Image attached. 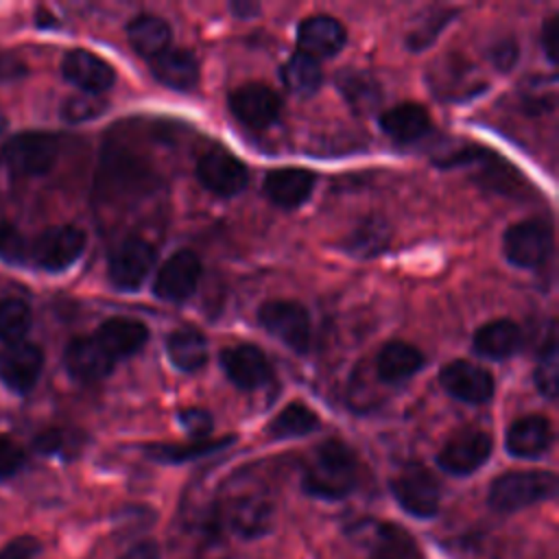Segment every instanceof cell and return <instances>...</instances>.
Returning a JSON list of instances; mask_svg holds the SVG:
<instances>
[{"mask_svg":"<svg viewBox=\"0 0 559 559\" xmlns=\"http://www.w3.org/2000/svg\"><path fill=\"white\" fill-rule=\"evenodd\" d=\"M24 465V450L7 435H0V480L17 474Z\"/></svg>","mask_w":559,"mask_h":559,"instance_id":"60d3db41","label":"cell"},{"mask_svg":"<svg viewBox=\"0 0 559 559\" xmlns=\"http://www.w3.org/2000/svg\"><path fill=\"white\" fill-rule=\"evenodd\" d=\"M59 155L57 138L41 131L17 133L0 148V162L7 170L20 177L46 175Z\"/></svg>","mask_w":559,"mask_h":559,"instance_id":"3957f363","label":"cell"},{"mask_svg":"<svg viewBox=\"0 0 559 559\" xmlns=\"http://www.w3.org/2000/svg\"><path fill=\"white\" fill-rule=\"evenodd\" d=\"M221 367L225 376L242 391H255L271 380V365L266 356L251 343L225 347L221 352Z\"/></svg>","mask_w":559,"mask_h":559,"instance_id":"9a60e30c","label":"cell"},{"mask_svg":"<svg viewBox=\"0 0 559 559\" xmlns=\"http://www.w3.org/2000/svg\"><path fill=\"white\" fill-rule=\"evenodd\" d=\"M199 181L218 197H236L249 181L247 166L221 146H212L197 162Z\"/></svg>","mask_w":559,"mask_h":559,"instance_id":"8fae6325","label":"cell"},{"mask_svg":"<svg viewBox=\"0 0 559 559\" xmlns=\"http://www.w3.org/2000/svg\"><path fill=\"white\" fill-rule=\"evenodd\" d=\"M199 277H201L199 258L188 249L177 251L159 266L153 282V293L162 301L179 304L194 293Z\"/></svg>","mask_w":559,"mask_h":559,"instance_id":"7c38bea8","label":"cell"},{"mask_svg":"<svg viewBox=\"0 0 559 559\" xmlns=\"http://www.w3.org/2000/svg\"><path fill=\"white\" fill-rule=\"evenodd\" d=\"M273 520L271 500L262 493H240L227 504V522L242 537L264 535Z\"/></svg>","mask_w":559,"mask_h":559,"instance_id":"44dd1931","label":"cell"},{"mask_svg":"<svg viewBox=\"0 0 559 559\" xmlns=\"http://www.w3.org/2000/svg\"><path fill=\"white\" fill-rule=\"evenodd\" d=\"M234 437H223V439H203V441H192L188 445H175V443H155L146 448V454L155 461L162 463H183L203 454H210L214 450H221L229 445Z\"/></svg>","mask_w":559,"mask_h":559,"instance_id":"d6a6232c","label":"cell"},{"mask_svg":"<svg viewBox=\"0 0 559 559\" xmlns=\"http://www.w3.org/2000/svg\"><path fill=\"white\" fill-rule=\"evenodd\" d=\"M153 74L170 90L188 92L199 83V61L188 48H168L151 59Z\"/></svg>","mask_w":559,"mask_h":559,"instance_id":"603a6c76","label":"cell"},{"mask_svg":"<svg viewBox=\"0 0 559 559\" xmlns=\"http://www.w3.org/2000/svg\"><path fill=\"white\" fill-rule=\"evenodd\" d=\"M552 249V231L544 221L531 218L511 225L502 238L504 258L520 269L542 266Z\"/></svg>","mask_w":559,"mask_h":559,"instance_id":"8992f818","label":"cell"},{"mask_svg":"<svg viewBox=\"0 0 559 559\" xmlns=\"http://www.w3.org/2000/svg\"><path fill=\"white\" fill-rule=\"evenodd\" d=\"M380 127L397 142H415L430 131L432 122L421 105L400 103L380 116Z\"/></svg>","mask_w":559,"mask_h":559,"instance_id":"484cf974","label":"cell"},{"mask_svg":"<svg viewBox=\"0 0 559 559\" xmlns=\"http://www.w3.org/2000/svg\"><path fill=\"white\" fill-rule=\"evenodd\" d=\"M336 85H338V92L349 103V107L358 114H369L380 105V98H382L380 85L367 72L343 68L336 74Z\"/></svg>","mask_w":559,"mask_h":559,"instance_id":"f1b7e54d","label":"cell"},{"mask_svg":"<svg viewBox=\"0 0 559 559\" xmlns=\"http://www.w3.org/2000/svg\"><path fill=\"white\" fill-rule=\"evenodd\" d=\"M114 360L107 352L96 343L94 336L74 338L66 349V367L74 380L96 382L111 373Z\"/></svg>","mask_w":559,"mask_h":559,"instance_id":"7402d4cb","label":"cell"},{"mask_svg":"<svg viewBox=\"0 0 559 559\" xmlns=\"http://www.w3.org/2000/svg\"><path fill=\"white\" fill-rule=\"evenodd\" d=\"M397 504L415 518H432L441 504V485L421 463H406L391 480Z\"/></svg>","mask_w":559,"mask_h":559,"instance_id":"277c9868","label":"cell"},{"mask_svg":"<svg viewBox=\"0 0 559 559\" xmlns=\"http://www.w3.org/2000/svg\"><path fill=\"white\" fill-rule=\"evenodd\" d=\"M314 173L306 168H275L264 177L266 197L280 207H299L314 188Z\"/></svg>","mask_w":559,"mask_h":559,"instance_id":"ffe728a7","label":"cell"},{"mask_svg":"<svg viewBox=\"0 0 559 559\" xmlns=\"http://www.w3.org/2000/svg\"><path fill=\"white\" fill-rule=\"evenodd\" d=\"M282 74V81L284 85L297 94V96H312L319 87H321V81H323V74H321V68L314 59L301 55V52H295L280 70Z\"/></svg>","mask_w":559,"mask_h":559,"instance_id":"4dcf8cb0","label":"cell"},{"mask_svg":"<svg viewBox=\"0 0 559 559\" xmlns=\"http://www.w3.org/2000/svg\"><path fill=\"white\" fill-rule=\"evenodd\" d=\"M39 550H41V544L37 537L20 535L0 550V559H35Z\"/></svg>","mask_w":559,"mask_h":559,"instance_id":"b9f144b4","label":"cell"},{"mask_svg":"<svg viewBox=\"0 0 559 559\" xmlns=\"http://www.w3.org/2000/svg\"><path fill=\"white\" fill-rule=\"evenodd\" d=\"M26 72L24 63L15 57V55H9V52H0V81H11V79H17Z\"/></svg>","mask_w":559,"mask_h":559,"instance_id":"bcb514c9","label":"cell"},{"mask_svg":"<svg viewBox=\"0 0 559 559\" xmlns=\"http://www.w3.org/2000/svg\"><path fill=\"white\" fill-rule=\"evenodd\" d=\"M44 369V354L35 343H9L0 352V380L15 393H28Z\"/></svg>","mask_w":559,"mask_h":559,"instance_id":"4fadbf2b","label":"cell"},{"mask_svg":"<svg viewBox=\"0 0 559 559\" xmlns=\"http://www.w3.org/2000/svg\"><path fill=\"white\" fill-rule=\"evenodd\" d=\"M371 533L373 546L369 559H417V548L404 528L389 522H376Z\"/></svg>","mask_w":559,"mask_h":559,"instance_id":"f546056e","label":"cell"},{"mask_svg":"<svg viewBox=\"0 0 559 559\" xmlns=\"http://www.w3.org/2000/svg\"><path fill=\"white\" fill-rule=\"evenodd\" d=\"M319 428V417L314 411H310L301 402H290L286 408H282L269 424V432L275 439H293L304 437Z\"/></svg>","mask_w":559,"mask_h":559,"instance_id":"1f68e13d","label":"cell"},{"mask_svg":"<svg viewBox=\"0 0 559 559\" xmlns=\"http://www.w3.org/2000/svg\"><path fill=\"white\" fill-rule=\"evenodd\" d=\"M557 380H559V349H557L555 334H550L546 347L539 354L537 367H535L537 391L546 397H555L557 395Z\"/></svg>","mask_w":559,"mask_h":559,"instance_id":"d590c367","label":"cell"},{"mask_svg":"<svg viewBox=\"0 0 559 559\" xmlns=\"http://www.w3.org/2000/svg\"><path fill=\"white\" fill-rule=\"evenodd\" d=\"M61 72L66 81L76 85L83 94H94V96H100L103 92H107L116 81L114 68L98 55L83 48L66 52L61 61Z\"/></svg>","mask_w":559,"mask_h":559,"instance_id":"2e32d148","label":"cell"},{"mask_svg":"<svg viewBox=\"0 0 559 559\" xmlns=\"http://www.w3.org/2000/svg\"><path fill=\"white\" fill-rule=\"evenodd\" d=\"M452 20V11H435L430 17H421V22L417 24L415 31H411L408 35V46L411 48H424L428 46L437 33Z\"/></svg>","mask_w":559,"mask_h":559,"instance_id":"74e56055","label":"cell"},{"mask_svg":"<svg viewBox=\"0 0 559 559\" xmlns=\"http://www.w3.org/2000/svg\"><path fill=\"white\" fill-rule=\"evenodd\" d=\"M31 328V308L22 299H0V341L17 343L24 341Z\"/></svg>","mask_w":559,"mask_h":559,"instance_id":"e575fe53","label":"cell"},{"mask_svg":"<svg viewBox=\"0 0 559 559\" xmlns=\"http://www.w3.org/2000/svg\"><path fill=\"white\" fill-rule=\"evenodd\" d=\"M520 345H522V330L509 319L489 321L480 325L478 332L474 334V352L493 360L513 356L520 349Z\"/></svg>","mask_w":559,"mask_h":559,"instance_id":"cb8c5ba5","label":"cell"},{"mask_svg":"<svg viewBox=\"0 0 559 559\" xmlns=\"http://www.w3.org/2000/svg\"><path fill=\"white\" fill-rule=\"evenodd\" d=\"M170 362L181 371H199L207 360V341L194 328L175 330L166 341Z\"/></svg>","mask_w":559,"mask_h":559,"instance_id":"83f0119b","label":"cell"},{"mask_svg":"<svg viewBox=\"0 0 559 559\" xmlns=\"http://www.w3.org/2000/svg\"><path fill=\"white\" fill-rule=\"evenodd\" d=\"M441 386L467 404H485L493 395V376L469 360H452L439 373Z\"/></svg>","mask_w":559,"mask_h":559,"instance_id":"5bb4252c","label":"cell"},{"mask_svg":"<svg viewBox=\"0 0 559 559\" xmlns=\"http://www.w3.org/2000/svg\"><path fill=\"white\" fill-rule=\"evenodd\" d=\"M491 437L485 430L465 428L448 439V443L437 454V463L448 474L467 476L491 456Z\"/></svg>","mask_w":559,"mask_h":559,"instance_id":"30bf717a","label":"cell"},{"mask_svg":"<svg viewBox=\"0 0 559 559\" xmlns=\"http://www.w3.org/2000/svg\"><path fill=\"white\" fill-rule=\"evenodd\" d=\"M155 264V249L151 242L138 236L124 238L109 255L107 275L120 290H135L146 280Z\"/></svg>","mask_w":559,"mask_h":559,"instance_id":"ba28073f","label":"cell"},{"mask_svg":"<svg viewBox=\"0 0 559 559\" xmlns=\"http://www.w3.org/2000/svg\"><path fill=\"white\" fill-rule=\"evenodd\" d=\"M107 103L100 98V96H94V94H76V96H70L63 107H61V116L68 120V122H85V120H92L96 116H100L105 111Z\"/></svg>","mask_w":559,"mask_h":559,"instance_id":"8d00e7d4","label":"cell"},{"mask_svg":"<svg viewBox=\"0 0 559 559\" xmlns=\"http://www.w3.org/2000/svg\"><path fill=\"white\" fill-rule=\"evenodd\" d=\"M386 242H389L386 225L378 218H367L352 231V236L345 242V249L352 255L371 258V255L380 253L382 249H386Z\"/></svg>","mask_w":559,"mask_h":559,"instance_id":"836d02e7","label":"cell"},{"mask_svg":"<svg viewBox=\"0 0 559 559\" xmlns=\"http://www.w3.org/2000/svg\"><path fill=\"white\" fill-rule=\"evenodd\" d=\"M542 48L550 63L559 59V15H552L542 28Z\"/></svg>","mask_w":559,"mask_h":559,"instance_id":"ee69618b","label":"cell"},{"mask_svg":"<svg viewBox=\"0 0 559 559\" xmlns=\"http://www.w3.org/2000/svg\"><path fill=\"white\" fill-rule=\"evenodd\" d=\"M94 338L107 352V356L116 362L120 358H129L138 354L148 338V330L144 323L135 319L114 317L98 325Z\"/></svg>","mask_w":559,"mask_h":559,"instance_id":"ac0fdd59","label":"cell"},{"mask_svg":"<svg viewBox=\"0 0 559 559\" xmlns=\"http://www.w3.org/2000/svg\"><path fill=\"white\" fill-rule=\"evenodd\" d=\"M68 441H70V437L63 430L52 428V430H46V432L37 435L35 448L44 454H59V452H66Z\"/></svg>","mask_w":559,"mask_h":559,"instance_id":"7bdbcfd3","label":"cell"},{"mask_svg":"<svg viewBox=\"0 0 559 559\" xmlns=\"http://www.w3.org/2000/svg\"><path fill=\"white\" fill-rule=\"evenodd\" d=\"M28 253L24 236L9 223H0V258L7 262H20Z\"/></svg>","mask_w":559,"mask_h":559,"instance_id":"f35d334b","label":"cell"},{"mask_svg":"<svg viewBox=\"0 0 559 559\" xmlns=\"http://www.w3.org/2000/svg\"><path fill=\"white\" fill-rule=\"evenodd\" d=\"M552 443V428L544 415H524L515 419L504 439V448L518 459H537Z\"/></svg>","mask_w":559,"mask_h":559,"instance_id":"d6986e66","label":"cell"},{"mask_svg":"<svg viewBox=\"0 0 559 559\" xmlns=\"http://www.w3.org/2000/svg\"><path fill=\"white\" fill-rule=\"evenodd\" d=\"M260 323L293 352L304 354L310 347V317L308 310L297 301L273 299L260 306Z\"/></svg>","mask_w":559,"mask_h":559,"instance_id":"52a82bcc","label":"cell"},{"mask_svg":"<svg viewBox=\"0 0 559 559\" xmlns=\"http://www.w3.org/2000/svg\"><path fill=\"white\" fill-rule=\"evenodd\" d=\"M229 109L245 127L264 131L277 122L282 100L273 87L264 83H247L229 94Z\"/></svg>","mask_w":559,"mask_h":559,"instance_id":"9c48e42d","label":"cell"},{"mask_svg":"<svg viewBox=\"0 0 559 559\" xmlns=\"http://www.w3.org/2000/svg\"><path fill=\"white\" fill-rule=\"evenodd\" d=\"M424 367V354L404 341H389L382 345L376 358V369L380 380L393 384L415 376Z\"/></svg>","mask_w":559,"mask_h":559,"instance_id":"d4e9b609","label":"cell"},{"mask_svg":"<svg viewBox=\"0 0 559 559\" xmlns=\"http://www.w3.org/2000/svg\"><path fill=\"white\" fill-rule=\"evenodd\" d=\"M491 59H493V63H496L498 68L509 70V68L515 63V59H518V48H515V44H513L511 39L500 41L498 46L491 48Z\"/></svg>","mask_w":559,"mask_h":559,"instance_id":"f6af8a7d","label":"cell"},{"mask_svg":"<svg viewBox=\"0 0 559 559\" xmlns=\"http://www.w3.org/2000/svg\"><path fill=\"white\" fill-rule=\"evenodd\" d=\"M358 465L354 452L338 439L323 441L304 472V491L321 500H341L354 491Z\"/></svg>","mask_w":559,"mask_h":559,"instance_id":"6da1fadb","label":"cell"},{"mask_svg":"<svg viewBox=\"0 0 559 559\" xmlns=\"http://www.w3.org/2000/svg\"><path fill=\"white\" fill-rule=\"evenodd\" d=\"M4 127H7V120H4V118H2V116H0V133H2V131H4Z\"/></svg>","mask_w":559,"mask_h":559,"instance_id":"c3c4849f","label":"cell"},{"mask_svg":"<svg viewBox=\"0 0 559 559\" xmlns=\"http://www.w3.org/2000/svg\"><path fill=\"white\" fill-rule=\"evenodd\" d=\"M118 559H159V546L153 539H144L133 544L124 555Z\"/></svg>","mask_w":559,"mask_h":559,"instance_id":"7dc6e473","label":"cell"},{"mask_svg":"<svg viewBox=\"0 0 559 559\" xmlns=\"http://www.w3.org/2000/svg\"><path fill=\"white\" fill-rule=\"evenodd\" d=\"M179 421L194 441L207 439L212 432V415L203 408H186L179 413Z\"/></svg>","mask_w":559,"mask_h":559,"instance_id":"ab89813d","label":"cell"},{"mask_svg":"<svg viewBox=\"0 0 559 559\" xmlns=\"http://www.w3.org/2000/svg\"><path fill=\"white\" fill-rule=\"evenodd\" d=\"M127 37H129V44L133 46V50L140 57L155 59L164 50H168L170 26L162 17H157V15L142 13V15H135L127 24Z\"/></svg>","mask_w":559,"mask_h":559,"instance_id":"4316f807","label":"cell"},{"mask_svg":"<svg viewBox=\"0 0 559 559\" xmlns=\"http://www.w3.org/2000/svg\"><path fill=\"white\" fill-rule=\"evenodd\" d=\"M557 493V476L542 469H515L500 474L487 493V502L493 511L513 513L535 502L548 500Z\"/></svg>","mask_w":559,"mask_h":559,"instance_id":"7a4b0ae2","label":"cell"},{"mask_svg":"<svg viewBox=\"0 0 559 559\" xmlns=\"http://www.w3.org/2000/svg\"><path fill=\"white\" fill-rule=\"evenodd\" d=\"M347 41L343 24L332 15H310L297 26V48L310 59L334 57Z\"/></svg>","mask_w":559,"mask_h":559,"instance_id":"e0dca14e","label":"cell"},{"mask_svg":"<svg viewBox=\"0 0 559 559\" xmlns=\"http://www.w3.org/2000/svg\"><path fill=\"white\" fill-rule=\"evenodd\" d=\"M85 231L74 225H57L41 231L28 247L31 258L44 271H66L85 251Z\"/></svg>","mask_w":559,"mask_h":559,"instance_id":"5b68a950","label":"cell"}]
</instances>
